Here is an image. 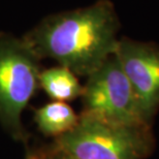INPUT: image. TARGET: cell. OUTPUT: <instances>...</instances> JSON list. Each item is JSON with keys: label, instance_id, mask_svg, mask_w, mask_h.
Listing matches in <instances>:
<instances>
[{"label": "cell", "instance_id": "cell-1", "mask_svg": "<svg viewBox=\"0 0 159 159\" xmlns=\"http://www.w3.org/2000/svg\"><path fill=\"white\" fill-rule=\"evenodd\" d=\"M119 29L114 4L98 0L48 16L23 39L40 59L51 58L77 75L88 77L114 56Z\"/></svg>", "mask_w": 159, "mask_h": 159}, {"label": "cell", "instance_id": "cell-4", "mask_svg": "<svg viewBox=\"0 0 159 159\" xmlns=\"http://www.w3.org/2000/svg\"><path fill=\"white\" fill-rule=\"evenodd\" d=\"M81 97L82 113L89 116L120 125H151L115 56L88 75Z\"/></svg>", "mask_w": 159, "mask_h": 159}, {"label": "cell", "instance_id": "cell-2", "mask_svg": "<svg viewBox=\"0 0 159 159\" xmlns=\"http://www.w3.org/2000/svg\"><path fill=\"white\" fill-rule=\"evenodd\" d=\"M53 146L72 159H146L155 139L151 125H120L82 113L77 125Z\"/></svg>", "mask_w": 159, "mask_h": 159}, {"label": "cell", "instance_id": "cell-7", "mask_svg": "<svg viewBox=\"0 0 159 159\" xmlns=\"http://www.w3.org/2000/svg\"><path fill=\"white\" fill-rule=\"evenodd\" d=\"M39 87L54 101L62 102L77 99L83 93V86L78 75L61 65L41 70Z\"/></svg>", "mask_w": 159, "mask_h": 159}, {"label": "cell", "instance_id": "cell-9", "mask_svg": "<svg viewBox=\"0 0 159 159\" xmlns=\"http://www.w3.org/2000/svg\"><path fill=\"white\" fill-rule=\"evenodd\" d=\"M25 159H37V155H36L35 150H29V151H27L26 158H25Z\"/></svg>", "mask_w": 159, "mask_h": 159}, {"label": "cell", "instance_id": "cell-5", "mask_svg": "<svg viewBox=\"0 0 159 159\" xmlns=\"http://www.w3.org/2000/svg\"><path fill=\"white\" fill-rule=\"evenodd\" d=\"M114 56L129 80L146 120L151 124L159 110V46L122 37Z\"/></svg>", "mask_w": 159, "mask_h": 159}, {"label": "cell", "instance_id": "cell-8", "mask_svg": "<svg viewBox=\"0 0 159 159\" xmlns=\"http://www.w3.org/2000/svg\"><path fill=\"white\" fill-rule=\"evenodd\" d=\"M37 159H72L63 152L59 151L53 145L49 146L47 148L35 150Z\"/></svg>", "mask_w": 159, "mask_h": 159}, {"label": "cell", "instance_id": "cell-6", "mask_svg": "<svg viewBox=\"0 0 159 159\" xmlns=\"http://www.w3.org/2000/svg\"><path fill=\"white\" fill-rule=\"evenodd\" d=\"M34 121L43 135L56 139L74 128L79 116L67 102L52 101L34 111Z\"/></svg>", "mask_w": 159, "mask_h": 159}, {"label": "cell", "instance_id": "cell-3", "mask_svg": "<svg viewBox=\"0 0 159 159\" xmlns=\"http://www.w3.org/2000/svg\"><path fill=\"white\" fill-rule=\"evenodd\" d=\"M40 60L23 37L0 32V123L19 142L28 138L21 117L39 88Z\"/></svg>", "mask_w": 159, "mask_h": 159}]
</instances>
